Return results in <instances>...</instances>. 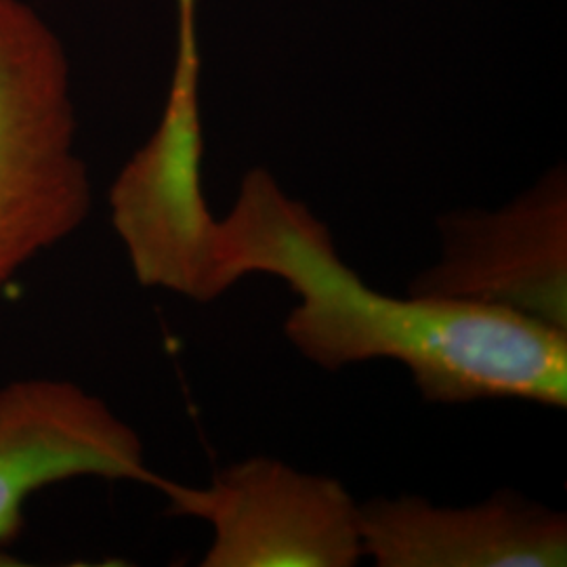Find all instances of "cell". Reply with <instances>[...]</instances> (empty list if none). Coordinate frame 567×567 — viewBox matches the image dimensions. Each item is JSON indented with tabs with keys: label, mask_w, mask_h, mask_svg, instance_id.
I'll return each instance as SVG.
<instances>
[{
	"label": "cell",
	"mask_w": 567,
	"mask_h": 567,
	"mask_svg": "<svg viewBox=\"0 0 567 567\" xmlns=\"http://www.w3.org/2000/svg\"><path fill=\"white\" fill-rule=\"evenodd\" d=\"M76 477L163 480L145 465L140 433L91 391L44 377L0 386V547L20 536L34 492Z\"/></svg>",
	"instance_id": "obj_5"
},
{
	"label": "cell",
	"mask_w": 567,
	"mask_h": 567,
	"mask_svg": "<svg viewBox=\"0 0 567 567\" xmlns=\"http://www.w3.org/2000/svg\"><path fill=\"white\" fill-rule=\"evenodd\" d=\"M175 63L166 103L200 107V53H198V0H175Z\"/></svg>",
	"instance_id": "obj_7"
},
{
	"label": "cell",
	"mask_w": 567,
	"mask_h": 567,
	"mask_svg": "<svg viewBox=\"0 0 567 567\" xmlns=\"http://www.w3.org/2000/svg\"><path fill=\"white\" fill-rule=\"evenodd\" d=\"M76 135L60 34L28 0H0V292L91 213Z\"/></svg>",
	"instance_id": "obj_2"
},
{
	"label": "cell",
	"mask_w": 567,
	"mask_h": 567,
	"mask_svg": "<svg viewBox=\"0 0 567 567\" xmlns=\"http://www.w3.org/2000/svg\"><path fill=\"white\" fill-rule=\"evenodd\" d=\"M175 515L213 527L204 567H351L362 561L360 503L334 477L252 456L204 487L161 480Z\"/></svg>",
	"instance_id": "obj_3"
},
{
	"label": "cell",
	"mask_w": 567,
	"mask_h": 567,
	"mask_svg": "<svg viewBox=\"0 0 567 567\" xmlns=\"http://www.w3.org/2000/svg\"><path fill=\"white\" fill-rule=\"evenodd\" d=\"M250 274L276 276L297 292L286 339L324 370L393 360L429 404L567 405V332L505 309L365 286L339 257L326 224L265 168L244 175L219 221L225 292Z\"/></svg>",
	"instance_id": "obj_1"
},
{
	"label": "cell",
	"mask_w": 567,
	"mask_h": 567,
	"mask_svg": "<svg viewBox=\"0 0 567 567\" xmlns=\"http://www.w3.org/2000/svg\"><path fill=\"white\" fill-rule=\"evenodd\" d=\"M364 557L379 567H564L567 517L501 489L468 507L416 494L360 505Z\"/></svg>",
	"instance_id": "obj_6"
},
{
	"label": "cell",
	"mask_w": 567,
	"mask_h": 567,
	"mask_svg": "<svg viewBox=\"0 0 567 567\" xmlns=\"http://www.w3.org/2000/svg\"><path fill=\"white\" fill-rule=\"evenodd\" d=\"M440 257L408 295L484 305L567 332V173L555 166L496 210L437 219Z\"/></svg>",
	"instance_id": "obj_4"
}]
</instances>
